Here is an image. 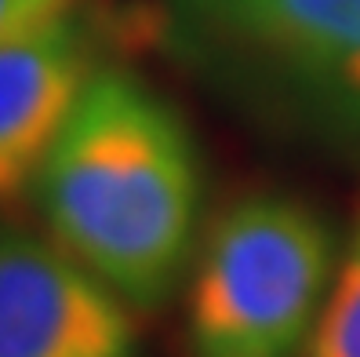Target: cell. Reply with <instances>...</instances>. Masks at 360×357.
<instances>
[{"label": "cell", "mask_w": 360, "mask_h": 357, "mask_svg": "<svg viewBox=\"0 0 360 357\" xmlns=\"http://www.w3.org/2000/svg\"><path fill=\"white\" fill-rule=\"evenodd\" d=\"M306 357H360V201L346 256L335 266V281Z\"/></svg>", "instance_id": "8992f818"}, {"label": "cell", "mask_w": 360, "mask_h": 357, "mask_svg": "<svg viewBox=\"0 0 360 357\" xmlns=\"http://www.w3.org/2000/svg\"><path fill=\"white\" fill-rule=\"evenodd\" d=\"M186 11L360 132V0H186Z\"/></svg>", "instance_id": "277c9868"}, {"label": "cell", "mask_w": 360, "mask_h": 357, "mask_svg": "<svg viewBox=\"0 0 360 357\" xmlns=\"http://www.w3.org/2000/svg\"><path fill=\"white\" fill-rule=\"evenodd\" d=\"M200 194L182 117L120 70L91 73L37 175L55 244L146 310L172 299L193 259Z\"/></svg>", "instance_id": "6da1fadb"}, {"label": "cell", "mask_w": 360, "mask_h": 357, "mask_svg": "<svg viewBox=\"0 0 360 357\" xmlns=\"http://www.w3.org/2000/svg\"><path fill=\"white\" fill-rule=\"evenodd\" d=\"M0 357H139V325L58 244L0 230Z\"/></svg>", "instance_id": "3957f363"}, {"label": "cell", "mask_w": 360, "mask_h": 357, "mask_svg": "<svg viewBox=\"0 0 360 357\" xmlns=\"http://www.w3.org/2000/svg\"><path fill=\"white\" fill-rule=\"evenodd\" d=\"M335 281V234L299 197L229 204L189 284V357H306Z\"/></svg>", "instance_id": "7a4b0ae2"}, {"label": "cell", "mask_w": 360, "mask_h": 357, "mask_svg": "<svg viewBox=\"0 0 360 357\" xmlns=\"http://www.w3.org/2000/svg\"><path fill=\"white\" fill-rule=\"evenodd\" d=\"M70 0H0V40L66 18Z\"/></svg>", "instance_id": "52a82bcc"}, {"label": "cell", "mask_w": 360, "mask_h": 357, "mask_svg": "<svg viewBox=\"0 0 360 357\" xmlns=\"http://www.w3.org/2000/svg\"><path fill=\"white\" fill-rule=\"evenodd\" d=\"M88 80V48L70 18L0 40V204L37 182Z\"/></svg>", "instance_id": "5b68a950"}]
</instances>
